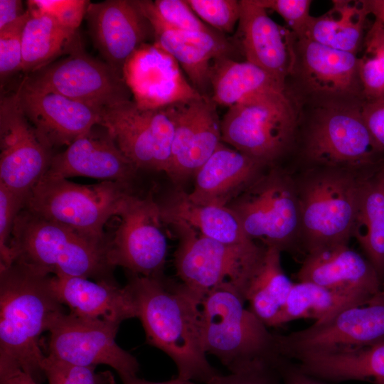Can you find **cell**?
Masks as SVG:
<instances>
[{"instance_id":"1","label":"cell","mask_w":384,"mask_h":384,"mask_svg":"<svg viewBox=\"0 0 384 384\" xmlns=\"http://www.w3.org/2000/svg\"><path fill=\"white\" fill-rule=\"evenodd\" d=\"M126 287L146 342L169 356L183 380L206 384L220 373L208 362L202 338V300L181 282L127 272Z\"/></svg>"},{"instance_id":"2","label":"cell","mask_w":384,"mask_h":384,"mask_svg":"<svg viewBox=\"0 0 384 384\" xmlns=\"http://www.w3.org/2000/svg\"><path fill=\"white\" fill-rule=\"evenodd\" d=\"M48 270L14 260L0 267V374L20 369L46 379L41 334L65 311Z\"/></svg>"},{"instance_id":"3","label":"cell","mask_w":384,"mask_h":384,"mask_svg":"<svg viewBox=\"0 0 384 384\" xmlns=\"http://www.w3.org/2000/svg\"><path fill=\"white\" fill-rule=\"evenodd\" d=\"M110 240L99 241L23 208L14 223L10 248L19 260L53 274L115 282Z\"/></svg>"},{"instance_id":"4","label":"cell","mask_w":384,"mask_h":384,"mask_svg":"<svg viewBox=\"0 0 384 384\" xmlns=\"http://www.w3.org/2000/svg\"><path fill=\"white\" fill-rule=\"evenodd\" d=\"M368 172L312 166L295 180L299 205V244L306 254L348 244L361 183Z\"/></svg>"},{"instance_id":"5","label":"cell","mask_w":384,"mask_h":384,"mask_svg":"<svg viewBox=\"0 0 384 384\" xmlns=\"http://www.w3.org/2000/svg\"><path fill=\"white\" fill-rule=\"evenodd\" d=\"M245 302L241 292L227 282L207 293L201 302L204 350L230 373L281 356L275 334L245 306Z\"/></svg>"},{"instance_id":"6","label":"cell","mask_w":384,"mask_h":384,"mask_svg":"<svg viewBox=\"0 0 384 384\" xmlns=\"http://www.w3.org/2000/svg\"><path fill=\"white\" fill-rule=\"evenodd\" d=\"M132 184L103 181L92 185L43 176L29 193L24 208L99 241L104 228L119 216L137 193Z\"/></svg>"},{"instance_id":"7","label":"cell","mask_w":384,"mask_h":384,"mask_svg":"<svg viewBox=\"0 0 384 384\" xmlns=\"http://www.w3.org/2000/svg\"><path fill=\"white\" fill-rule=\"evenodd\" d=\"M297 123L285 89L269 90L228 108L221 119L222 142L270 166L292 144Z\"/></svg>"},{"instance_id":"8","label":"cell","mask_w":384,"mask_h":384,"mask_svg":"<svg viewBox=\"0 0 384 384\" xmlns=\"http://www.w3.org/2000/svg\"><path fill=\"white\" fill-rule=\"evenodd\" d=\"M363 102L326 101L304 132L302 153L312 166L357 172L378 166L382 154L376 147L361 114Z\"/></svg>"},{"instance_id":"9","label":"cell","mask_w":384,"mask_h":384,"mask_svg":"<svg viewBox=\"0 0 384 384\" xmlns=\"http://www.w3.org/2000/svg\"><path fill=\"white\" fill-rule=\"evenodd\" d=\"M226 207L245 233L265 247L290 250L299 244V205L296 181L270 166Z\"/></svg>"},{"instance_id":"10","label":"cell","mask_w":384,"mask_h":384,"mask_svg":"<svg viewBox=\"0 0 384 384\" xmlns=\"http://www.w3.org/2000/svg\"><path fill=\"white\" fill-rule=\"evenodd\" d=\"M167 225L174 229L178 240L174 264L180 282L202 301L210 291L227 282L234 284L243 295L265 246L257 242L225 244L206 238L183 223Z\"/></svg>"},{"instance_id":"11","label":"cell","mask_w":384,"mask_h":384,"mask_svg":"<svg viewBox=\"0 0 384 384\" xmlns=\"http://www.w3.org/2000/svg\"><path fill=\"white\" fill-rule=\"evenodd\" d=\"M105 127L139 171L164 172L170 165L175 128L174 107L143 109L132 100L100 111Z\"/></svg>"},{"instance_id":"12","label":"cell","mask_w":384,"mask_h":384,"mask_svg":"<svg viewBox=\"0 0 384 384\" xmlns=\"http://www.w3.org/2000/svg\"><path fill=\"white\" fill-rule=\"evenodd\" d=\"M119 325L63 311L49 329L46 355L76 366H109L121 380L137 376V360L115 341Z\"/></svg>"},{"instance_id":"13","label":"cell","mask_w":384,"mask_h":384,"mask_svg":"<svg viewBox=\"0 0 384 384\" xmlns=\"http://www.w3.org/2000/svg\"><path fill=\"white\" fill-rule=\"evenodd\" d=\"M383 340V288L366 303L347 306L326 321L287 335L275 334L277 350L287 358L303 353L362 348Z\"/></svg>"},{"instance_id":"14","label":"cell","mask_w":384,"mask_h":384,"mask_svg":"<svg viewBox=\"0 0 384 384\" xmlns=\"http://www.w3.org/2000/svg\"><path fill=\"white\" fill-rule=\"evenodd\" d=\"M22 81L100 110L132 95L124 79L105 62L87 55L80 43L65 58L26 75Z\"/></svg>"},{"instance_id":"15","label":"cell","mask_w":384,"mask_h":384,"mask_svg":"<svg viewBox=\"0 0 384 384\" xmlns=\"http://www.w3.org/2000/svg\"><path fill=\"white\" fill-rule=\"evenodd\" d=\"M118 217L119 225L110 240L111 265L144 277L163 276L168 245L152 193L135 194Z\"/></svg>"},{"instance_id":"16","label":"cell","mask_w":384,"mask_h":384,"mask_svg":"<svg viewBox=\"0 0 384 384\" xmlns=\"http://www.w3.org/2000/svg\"><path fill=\"white\" fill-rule=\"evenodd\" d=\"M0 149V183L27 199L54 154L23 114L16 91L1 97Z\"/></svg>"},{"instance_id":"17","label":"cell","mask_w":384,"mask_h":384,"mask_svg":"<svg viewBox=\"0 0 384 384\" xmlns=\"http://www.w3.org/2000/svg\"><path fill=\"white\" fill-rule=\"evenodd\" d=\"M123 76L133 101L143 109H157L206 97L185 78L168 52L144 43L127 60Z\"/></svg>"},{"instance_id":"18","label":"cell","mask_w":384,"mask_h":384,"mask_svg":"<svg viewBox=\"0 0 384 384\" xmlns=\"http://www.w3.org/2000/svg\"><path fill=\"white\" fill-rule=\"evenodd\" d=\"M94 44L120 77L127 60L154 37L152 27L136 1L107 0L90 3L86 11Z\"/></svg>"},{"instance_id":"19","label":"cell","mask_w":384,"mask_h":384,"mask_svg":"<svg viewBox=\"0 0 384 384\" xmlns=\"http://www.w3.org/2000/svg\"><path fill=\"white\" fill-rule=\"evenodd\" d=\"M240 4V16L233 43L246 61L285 87L296 62L294 35L274 22L255 0H241Z\"/></svg>"},{"instance_id":"20","label":"cell","mask_w":384,"mask_h":384,"mask_svg":"<svg viewBox=\"0 0 384 384\" xmlns=\"http://www.w3.org/2000/svg\"><path fill=\"white\" fill-rule=\"evenodd\" d=\"M174 107L175 128L166 175L180 183L194 175L222 142L221 119L207 97Z\"/></svg>"},{"instance_id":"21","label":"cell","mask_w":384,"mask_h":384,"mask_svg":"<svg viewBox=\"0 0 384 384\" xmlns=\"http://www.w3.org/2000/svg\"><path fill=\"white\" fill-rule=\"evenodd\" d=\"M294 72L310 92L326 101H365L356 54L303 38L296 44Z\"/></svg>"},{"instance_id":"22","label":"cell","mask_w":384,"mask_h":384,"mask_svg":"<svg viewBox=\"0 0 384 384\" xmlns=\"http://www.w3.org/2000/svg\"><path fill=\"white\" fill-rule=\"evenodd\" d=\"M136 2L152 27L154 43L171 55L187 74L193 86L210 98L211 65L218 58H232L237 48L233 40L217 31L194 33L173 28L156 15L151 1Z\"/></svg>"},{"instance_id":"23","label":"cell","mask_w":384,"mask_h":384,"mask_svg":"<svg viewBox=\"0 0 384 384\" xmlns=\"http://www.w3.org/2000/svg\"><path fill=\"white\" fill-rule=\"evenodd\" d=\"M16 91L23 114L52 149L68 146L99 124L100 109L23 81Z\"/></svg>"},{"instance_id":"24","label":"cell","mask_w":384,"mask_h":384,"mask_svg":"<svg viewBox=\"0 0 384 384\" xmlns=\"http://www.w3.org/2000/svg\"><path fill=\"white\" fill-rule=\"evenodd\" d=\"M96 126L64 151L55 154L44 176H85L134 185L139 171L120 151L107 130L102 126L97 129Z\"/></svg>"},{"instance_id":"25","label":"cell","mask_w":384,"mask_h":384,"mask_svg":"<svg viewBox=\"0 0 384 384\" xmlns=\"http://www.w3.org/2000/svg\"><path fill=\"white\" fill-rule=\"evenodd\" d=\"M297 277L299 282H309L341 292L373 296L383 289L371 264L348 244L306 254Z\"/></svg>"},{"instance_id":"26","label":"cell","mask_w":384,"mask_h":384,"mask_svg":"<svg viewBox=\"0 0 384 384\" xmlns=\"http://www.w3.org/2000/svg\"><path fill=\"white\" fill-rule=\"evenodd\" d=\"M266 167L222 142L194 174L187 196L195 203L226 206Z\"/></svg>"},{"instance_id":"27","label":"cell","mask_w":384,"mask_h":384,"mask_svg":"<svg viewBox=\"0 0 384 384\" xmlns=\"http://www.w3.org/2000/svg\"><path fill=\"white\" fill-rule=\"evenodd\" d=\"M53 290L70 312L82 317L104 319L120 324L137 318L132 294L117 281H92L82 277L53 274Z\"/></svg>"},{"instance_id":"28","label":"cell","mask_w":384,"mask_h":384,"mask_svg":"<svg viewBox=\"0 0 384 384\" xmlns=\"http://www.w3.org/2000/svg\"><path fill=\"white\" fill-rule=\"evenodd\" d=\"M289 359L304 373L323 381L384 384V340L358 348L299 353Z\"/></svg>"},{"instance_id":"29","label":"cell","mask_w":384,"mask_h":384,"mask_svg":"<svg viewBox=\"0 0 384 384\" xmlns=\"http://www.w3.org/2000/svg\"><path fill=\"white\" fill-rule=\"evenodd\" d=\"M158 203L165 224L181 223L206 238L225 244L255 242L246 235L237 216L226 206L195 203L183 191Z\"/></svg>"},{"instance_id":"30","label":"cell","mask_w":384,"mask_h":384,"mask_svg":"<svg viewBox=\"0 0 384 384\" xmlns=\"http://www.w3.org/2000/svg\"><path fill=\"white\" fill-rule=\"evenodd\" d=\"M352 237L384 285V165L363 177Z\"/></svg>"},{"instance_id":"31","label":"cell","mask_w":384,"mask_h":384,"mask_svg":"<svg viewBox=\"0 0 384 384\" xmlns=\"http://www.w3.org/2000/svg\"><path fill=\"white\" fill-rule=\"evenodd\" d=\"M294 284L281 264V251L265 247L244 290L250 310L267 326H278L281 311Z\"/></svg>"},{"instance_id":"32","label":"cell","mask_w":384,"mask_h":384,"mask_svg":"<svg viewBox=\"0 0 384 384\" xmlns=\"http://www.w3.org/2000/svg\"><path fill=\"white\" fill-rule=\"evenodd\" d=\"M209 81L211 101L228 108L259 92L285 89L257 65L230 57L218 58L213 62Z\"/></svg>"},{"instance_id":"33","label":"cell","mask_w":384,"mask_h":384,"mask_svg":"<svg viewBox=\"0 0 384 384\" xmlns=\"http://www.w3.org/2000/svg\"><path fill=\"white\" fill-rule=\"evenodd\" d=\"M368 15L364 1H333L331 10L319 17L312 16L304 38L356 54Z\"/></svg>"},{"instance_id":"34","label":"cell","mask_w":384,"mask_h":384,"mask_svg":"<svg viewBox=\"0 0 384 384\" xmlns=\"http://www.w3.org/2000/svg\"><path fill=\"white\" fill-rule=\"evenodd\" d=\"M29 12L22 33V71L26 75L53 62L63 53H69L80 43L77 31L63 26L50 15Z\"/></svg>"},{"instance_id":"35","label":"cell","mask_w":384,"mask_h":384,"mask_svg":"<svg viewBox=\"0 0 384 384\" xmlns=\"http://www.w3.org/2000/svg\"><path fill=\"white\" fill-rule=\"evenodd\" d=\"M372 297L338 292L309 282L294 283L281 311L278 326L299 319L322 322L347 306L366 303Z\"/></svg>"},{"instance_id":"36","label":"cell","mask_w":384,"mask_h":384,"mask_svg":"<svg viewBox=\"0 0 384 384\" xmlns=\"http://www.w3.org/2000/svg\"><path fill=\"white\" fill-rule=\"evenodd\" d=\"M359 71L365 101L384 98V26L376 21L366 36Z\"/></svg>"},{"instance_id":"37","label":"cell","mask_w":384,"mask_h":384,"mask_svg":"<svg viewBox=\"0 0 384 384\" xmlns=\"http://www.w3.org/2000/svg\"><path fill=\"white\" fill-rule=\"evenodd\" d=\"M43 368L49 384H116L110 371L68 363L46 355Z\"/></svg>"},{"instance_id":"38","label":"cell","mask_w":384,"mask_h":384,"mask_svg":"<svg viewBox=\"0 0 384 384\" xmlns=\"http://www.w3.org/2000/svg\"><path fill=\"white\" fill-rule=\"evenodd\" d=\"M208 26L221 33H231L240 16V1L186 0Z\"/></svg>"},{"instance_id":"39","label":"cell","mask_w":384,"mask_h":384,"mask_svg":"<svg viewBox=\"0 0 384 384\" xmlns=\"http://www.w3.org/2000/svg\"><path fill=\"white\" fill-rule=\"evenodd\" d=\"M280 356L253 362L228 375L218 373L206 384H284Z\"/></svg>"},{"instance_id":"40","label":"cell","mask_w":384,"mask_h":384,"mask_svg":"<svg viewBox=\"0 0 384 384\" xmlns=\"http://www.w3.org/2000/svg\"><path fill=\"white\" fill-rule=\"evenodd\" d=\"M31 14H26L14 23L0 30L1 82L21 70L23 63L22 33Z\"/></svg>"},{"instance_id":"41","label":"cell","mask_w":384,"mask_h":384,"mask_svg":"<svg viewBox=\"0 0 384 384\" xmlns=\"http://www.w3.org/2000/svg\"><path fill=\"white\" fill-rule=\"evenodd\" d=\"M151 6L156 15L173 28L194 33L215 31L195 14L186 0H155Z\"/></svg>"},{"instance_id":"42","label":"cell","mask_w":384,"mask_h":384,"mask_svg":"<svg viewBox=\"0 0 384 384\" xmlns=\"http://www.w3.org/2000/svg\"><path fill=\"white\" fill-rule=\"evenodd\" d=\"M26 198L0 183V267L13 262L10 241L16 218L24 208Z\"/></svg>"},{"instance_id":"43","label":"cell","mask_w":384,"mask_h":384,"mask_svg":"<svg viewBox=\"0 0 384 384\" xmlns=\"http://www.w3.org/2000/svg\"><path fill=\"white\" fill-rule=\"evenodd\" d=\"M90 1L86 0H30L28 11L50 15L63 26L77 31Z\"/></svg>"},{"instance_id":"44","label":"cell","mask_w":384,"mask_h":384,"mask_svg":"<svg viewBox=\"0 0 384 384\" xmlns=\"http://www.w3.org/2000/svg\"><path fill=\"white\" fill-rule=\"evenodd\" d=\"M264 9L277 12L297 40L304 38L312 16L310 0H255Z\"/></svg>"},{"instance_id":"45","label":"cell","mask_w":384,"mask_h":384,"mask_svg":"<svg viewBox=\"0 0 384 384\" xmlns=\"http://www.w3.org/2000/svg\"><path fill=\"white\" fill-rule=\"evenodd\" d=\"M361 114L376 147L381 153L384 152V98L364 101Z\"/></svg>"},{"instance_id":"46","label":"cell","mask_w":384,"mask_h":384,"mask_svg":"<svg viewBox=\"0 0 384 384\" xmlns=\"http://www.w3.org/2000/svg\"><path fill=\"white\" fill-rule=\"evenodd\" d=\"M284 384H328L302 371L291 360L284 358L281 363Z\"/></svg>"},{"instance_id":"47","label":"cell","mask_w":384,"mask_h":384,"mask_svg":"<svg viewBox=\"0 0 384 384\" xmlns=\"http://www.w3.org/2000/svg\"><path fill=\"white\" fill-rule=\"evenodd\" d=\"M26 11L23 10L22 1L0 0V30L20 18Z\"/></svg>"},{"instance_id":"48","label":"cell","mask_w":384,"mask_h":384,"mask_svg":"<svg viewBox=\"0 0 384 384\" xmlns=\"http://www.w3.org/2000/svg\"><path fill=\"white\" fill-rule=\"evenodd\" d=\"M1 384H38L28 373L18 369L0 375Z\"/></svg>"},{"instance_id":"49","label":"cell","mask_w":384,"mask_h":384,"mask_svg":"<svg viewBox=\"0 0 384 384\" xmlns=\"http://www.w3.org/2000/svg\"><path fill=\"white\" fill-rule=\"evenodd\" d=\"M122 381L123 384H199L193 381L183 380L178 377L164 382H153L139 378L137 375L123 379Z\"/></svg>"},{"instance_id":"50","label":"cell","mask_w":384,"mask_h":384,"mask_svg":"<svg viewBox=\"0 0 384 384\" xmlns=\"http://www.w3.org/2000/svg\"><path fill=\"white\" fill-rule=\"evenodd\" d=\"M369 12L375 16V20L384 26V0L364 1Z\"/></svg>"}]
</instances>
